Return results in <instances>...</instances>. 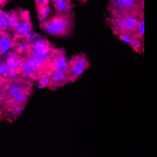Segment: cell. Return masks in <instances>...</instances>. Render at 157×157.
<instances>
[{
	"mask_svg": "<svg viewBox=\"0 0 157 157\" xmlns=\"http://www.w3.org/2000/svg\"><path fill=\"white\" fill-rule=\"evenodd\" d=\"M73 18L68 14H57L42 21L41 28L46 34L53 37H65L71 33L73 29Z\"/></svg>",
	"mask_w": 157,
	"mask_h": 157,
	"instance_id": "obj_1",
	"label": "cell"
},
{
	"mask_svg": "<svg viewBox=\"0 0 157 157\" xmlns=\"http://www.w3.org/2000/svg\"><path fill=\"white\" fill-rule=\"evenodd\" d=\"M144 13H130L113 17L110 24L113 32L117 36L121 33H129L134 35Z\"/></svg>",
	"mask_w": 157,
	"mask_h": 157,
	"instance_id": "obj_2",
	"label": "cell"
},
{
	"mask_svg": "<svg viewBox=\"0 0 157 157\" xmlns=\"http://www.w3.org/2000/svg\"><path fill=\"white\" fill-rule=\"evenodd\" d=\"M32 87V81L25 77L5 79L0 88L3 103L24 92L33 90Z\"/></svg>",
	"mask_w": 157,
	"mask_h": 157,
	"instance_id": "obj_3",
	"label": "cell"
},
{
	"mask_svg": "<svg viewBox=\"0 0 157 157\" xmlns=\"http://www.w3.org/2000/svg\"><path fill=\"white\" fill-rule=\"evenodd\" d=\"M90 66V63L84 53L75 54L71 56L69 61L65 72L70 82H75Z\"/></svg>",
	"mask_w": 157,
	"mask_h": 157,
	"instance_id": "obj_4",
	"label": "cell"
},
{
	"mask_svg": "<svg viewBox=\"0 0 157 157\" xmlns=\"http://www.w3.org/2000/svg\"><path fill=\"white\" fill-rule=\"evenodd\" d=\"M144 0H110L109 9L112 17L130 13H142Z\"/></svg>",
	"mask_w": 157,
	"mask_h": 157,
	"instance_id": "obj_5",
	"label": "cell"
},
{
	"mask_svg": "<svg viewBox=\"0 0 157 157\" xmlns=\"http://www.w3.org/2000/svg\"><path fill=\"white\" fill-rule=\"evenodd\" d=\"M12 78L22 77L24 57L15 53H9L5 60Z\"/></svg>",
	"mask_w": 157,
	"mask_h": 157,
	"instance_id": "obj_6",
	"label": "cell"
},
{
	"mask_svg": "<svg viewBox=\"0 0 157 157\" xmlns=\"http://www.w3.org/2000/svg\"><path fill=\"white\" fill-rule=\"evenodd\" d=\"M54 48V46L48 40L37 35L35 39L31 42L30 54H37L42 56H48L49 55L51 50Z\"/></svg>",
	"mask_w": 157,
	"mask_h": 157,
	"instance_id": "obj_7",
	"label": "cell"
},
{
	"mask_svg": "<svg viewBox=\"0 0 157 157\" xmlns=\"http://www.w3.org/2000/svg\"><path fill=\"white\" fill-rule=\"evenodd\" d=\"M49 57L54 71L66 70L67 61L65 50L54 48L50 52Z\"/></svg>",
	"mask_w": 157,
	"mask_h": 157,
	"instance_id": "obj_8",
	"label": "cell"
},
{
	"mask_svg": "<svg viewBox=\"0 0 157 157\" xmlns=\"http://www.w3.org/2000/svg\"><path fill=\"white\" fill-rule=\"evenodd\" d=\"M69 82L65 71H56L49 76V82L46 87L51 90H56Z\"/></svg>",
	"mask_w": 157,
	"mask_h": 157,
	"instance_id": "obj_9",
	"label": "cell"
},
{
	"mask_svg": "<svg viewBox=\"0 0 157 157\" xmlns=\"http://www.w3.org/2000/svg\"><path fill=\"white\" fill-rule=\"evenodd\" d=\"M13 29V37L14 38L28 37L33 33L32 23L27 17L18 18L16 25Z\"/></svg>",
	"mask_w": 157,
	"mask_h": 157,
	"instance_id": "obj_10",
	"label": "cell"
},
{
	"mask_svg": "<svg viewBox=\"0 0 157 157\" xmlns=\"http://www.w3.org/2000/svg\"><path fill=\"white\" fill-rule=\"evenodd\" d=\"M17 20L18 18L14 14L0 10V34L14 29Z\"/></svg>",
	"mask_w": 157,
	"mask_h": 157,
	"instance_id": "obj_11",
	"label": "cell"
},
{
	"mask_svg": "<svg viewBox=\"0 0 157 157\" xmlns=\"http://www.w3.org/2000/svg\"><path fill=\"white\" fill-rule=\"evenodd\" d=\"M31 42L26 38L20 37L14 38L12 49L14 53L24 57L30 54Z\"/></svg>",
	"mask_w": 157,
	"mask_h": 157,
	"instance_id": "obj_12",
	"label": "cell"
},
{
	"mask_svg": "<svg viewBox=\"0 0 157 157\" xmlns=\"http://www.w3.org/2000/svg\"><path fill=\"white\" fill-rule=\"evenodd\" d=\"M56 11L58 14L70 13L72 6L70 0H52Z\"/></svg>",
	"mask_w": 157,
	"mask_h": 157,
	"instance_id": "obj_13",
	"label": "cell"
},
{
	"mask_svg": "<svg viewBox=\"0 0 157 157\" xmlns=\"http://www.w3.org/2000/svg\"><path fill=\"white\" fill-rule=\"evenodd\" d=\"M13 37L6 33L0 34V52L1 56L12 48Z\"/></svg>",
	"mask_w": 157,
	"mask_h": 157,
	"instance_id": "obj_14",
	"label": "cell"
},
{
	"mask_svg": "<svg viewBox=\"0 0 157 157\" xmlns=\"http://www.w3.org/2000/svg\"><path fill=\"white\" fill-rule=\"evenodd\" d=\"M129 45L136 53L142 54L144 53V41H142L136 37H134Z\"/></svg>",
	"mask_w": 157,
	"mask_h": 157,
	"instance_id": "obj_15",
	"label": "cell"
},
{
	"mask_svg": "<svg viewBox=\"0 0 157 157\" xmlns=\"http://www.w3.org/2000/svg\"><path fill=\"white\" fill-rule=\"evenodd\" d=\"M39 11H38V17L40 21H44L48 18L50 13L51 12L50 8L48 5L38 6Z\"/></svg>",
	"mask_w": 157,
	"mask_h": 157,
	"instance_id": "obj_16",
	"label": "cell"
},
{
	"mask_svg": "<svg viewBox=\"0 0 157 157\" xmlns=\"http://www.w3.org/2000/svg\"><path fill=\"white\" fill-rule=\"evenodd\" d=\"M144 28H145V21L144 17L141 18L140 24L136 29V32L134 34V36L140 39L142 41H144Z\"/></svg>",
	"mask_w": 157,
	"mask_h": 157,
	"instance_id": "obj_17",
	"label": "cell"
},
{
	"mask_svg": "<svg viewBox=\"0 0 157 157\" xmlns=\"http://www.w3.org/2000/svg\"><path fill=\"white\" fill-rule=\"evenodd\" d=\"M119 40L128 43V45L131 43L134 35L133 34L129 33H121L117 35Z\"/></svg>",
	"mask_w": 157,
	"mask_h": 157,
	"instance_id": "obj_18",
	"label": "cell"
},
{
	"mask_svg": "<svg viewBox=\"0 0 157 157\" xmlns=\"http://www.w3.org/2000/svg\"><path fill=\"white\" fill-rule=\"evenodd\" d=\"M2 120H5V112L2 106H0V121Z\"/></svg>",
	"mask_w": 157,
	"mask_h": 157,
	"instance_id": "obj_19",
	"label": "cell"
},
{
	"mask_svg": "<svg viewBox=\"0 0 157 157\" xmlns=\"http://www.w3.org/2000/svg\"><path fill=\"white\" fill-rule=\"evenodd\" d=\"M3 103V97H2V95L0 93V106H2Z\"/></svg>",
	"mask_w": 157,
	"mask_h": 157,
	"instance_id": "obj_20",
	"label": "cell"
},
{
	"mask_svg": "<svg viewBox=\"0 0 157 157\" xmlns=\"http://www.w3.org/2000/svg\"><path fill=\"white\" fill-rule=\"evenodd\" d=\"M5 80V79L2 78V77H0V88H1V85H2L3 82H4Z\"/></svg>",
	"mask_w": 157,
	"mask_h": 157,
	"instance_id": "obj_21",
	"label": "cell"
}]
</instances>
